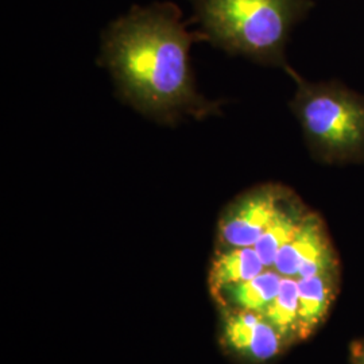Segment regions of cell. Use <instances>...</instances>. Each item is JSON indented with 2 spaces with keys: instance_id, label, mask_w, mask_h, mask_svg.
Masks as SVG:
<instances>
[{
  "instance_id": "cell-1",
  "label": "cell",
  "mask_w": 364,
  "mask_h": 364,
  "mask_svg": "<svg viewBox=\"0 0 364 364\" xmlns=\"http://www.w3.org/2000/svg\"><path fill=\"white\" fill-rule=\"evenodd\" d=\"M191 42L176 9H132L108 30L105 63L124 96L141 111L165 119L183 112L200 117L212 111V105L196 93Z\"/></svg>"
},
{
  "instance_id": "cell-2",
  "label": "cell",
  "mask_w": 364,
  "mask_h": 364,
  "mask_svg": "<svg viewBox=\"0 0 364 364\" xmlns=\"http://www.w3.org/2000/svg\"><path fill=\"white\" fill-rule=\"evenodd\" d=\"M209 38L223 49L277 63L306 0H195Z\"/></svg>"
},
{
  "instance_id": "cell-3",
  "label": "cell",
  "mask_w": 364,
  "mask_h": 364,
  "mask_svg": "<svg viewBox=\"0 0 364 364\" xmlns=\"http://www.w3.org/2000/svg\"><path fill=\"white\" fill-rule=\"evenodd\" d=\"M294 107L309 144L320 156L344 159L363 154V100L299 80Z\"/></svg>"
},
{
  "instance_id": "cell-4",
  "label": "cell",
  "mask_w": 364,
  "mask_h": 364,
  "mask_svg": "<svg viewBox=\"0 0 364 364\" xmlns=\"http://www.w3.org/2000/svg\"><path fill=\"white\" fill-rule=\"evenodd\" d=\"M291 196L277 185H263L239 196L223 210L216 248L254 247Z\"/></svg>"
},
{
  "instance_id": "cell-5",
  "label": "cell",
  "mask_w": 364,
  "mask_h": 364,
  "mask_svg": "<svg viewBox=\"0 0 364 364\" xmlns=\"http://www.w3.org/2000/svg\"><path fill=\"white\" fill-rule=\"evenodd\" d=\"M219 341L223 351L239 364H270L289 346L260 313L219 308Z\"/></svg>"
},
{
  "instance_id": "cell-6",
  "label": "cell",
  "mask_w": 364,
  "mask_h": 364,
  "mask_svg": "<svg viewBox=\"0 0 364 364\" xmlns=\"http://www.w3.org/2000/svg\"><path fill=\"white\" fill-rule=\"evenodd\" d=\"M273 269L279 275L294 279L340 273L336 251L317 213L308 212L297 234L278 252Z\"/></svg>"
},
{
  "instance_id": "cell-7",
  "label": "cell",
  "mask_w": 364,
  "mask_h": 364,
  "mask_svg": "<svg viewBox=\"0 0 364 364\" xmlns=\"http://www.w3.org/2000/svg\"><path fill=\"white\" fill-rule=\"evenodd\" d=\"M341 273H326L299 281V340L304 341L324 324L338 297Z\"/></svg>"
},
{
  "instance_id": "cell-8",
  "label": "cell",
  "mask_w": 364,
  "mask_h": 364,
  "mask_svg": "<svg viewBox=\"0 0 364 364\" xmlns=\"http://www.w3.org/2000/svg\"><path fill=\"white\" fill-rule=\"evenodd\" d=\"M281 282L282 275L274 269H266L255 278L223 287L212 293V297L219 308H231L262 314L277 297Z\"/></svg>"
},
{
  "instance_id": "cell-9",
  "label": "cell",
  "mask_w": 364,
  "mask_h": 364,
  "mask_svg": "<svg viewBox=\"0 0 364 364\" xmlns=\"http://www.w3.org/2000/svg\"><path fill=\"white\" fill-rule=\"evenodd\" d=\"M266 269L254 247L216 248L209 267V291L245 282Z\"/></svg>"
},
{
  "instance_id": "cell-10",
  "label": "cell",
  "mask_w": 364,
  "mask_h": 364,
  "mask_svg": "<svg viewBox=\"0 0 364 364\" xmlns=\"http://www.w3.org/2000/svg\"><path fill=\"white\" fill-rule=\"evenodd\" d=\"M308 212L309 210L293 196H290L284 203L275 219L254 246L267 269H273L278 252L297 234L299 225Z\"/></svg>"
},
{
  "instance_id": "cell-11",
  "label": "cell",
  "mask_w": 364,
  "mask_h": 364,
  "mask_svg": "<svg viewBox=\"0 0 364 364\" xmlns=\"http://www.w3.org/2000/svg\"><path fill=\"white\" fill-rule=\"evenodd\" d=\"M299 281L282 277L279 291L262 316L281 333L287 346L299 340Z\"/></svg>"
},
{
  "instance_id": "cell-12",
  "label": "cell",
  "mask_w": 364,
  "mask_h": 364,
  "mask_svg": "<svg viewBox=\"0 0 364 364\" xmlns=\"http://www.w3.org/2000/svg\"><path fill=\"white\" fill-rule=\"evenodd\" d=\"M350 355L352 364H364V338L352 341Z\"/></svg>"
}]
</instances>
